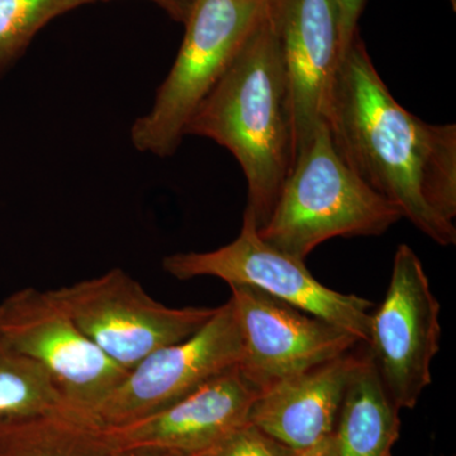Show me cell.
Here are the masks:
<instances>
[{"instance_id":"1","label":"cell","mask_w":456,"mask_h":456,"mask_svg":"<svg viewBox=\"0 0 456 456\" xmlns=\"http://www.w3.org/2000/svg\"><path fill=\"white\" fill-rule=\"evenodd\" d=\"M327 126L345 163L375 193L437 245H455L456 126L401 106L360 33L342 55Z\"/></svg>"},{"instance_id":"2","label":"cell","mask_w":456,"mask_h":456,"mask_svg":"<svg viewBox=\"0 0 456 456\" xmlns=\"http://www.w3.org/2000/svg\"><path fill=\"white\" fill-rule=\"evenodd\" d=\"M188 134L215 141L235 156L248 183L245 213L263 227L297 159L292 88L268 4L194 113Z\"/></svg>"},{"instance_id":"3","label":"cell","mask_w":456,"mask_h":456,"mask_svg":"<svg viewBox=\"0 0 456 456\" xmlns=\"http://www.w3.org/2000/svg\"><path fill=\"white\" fill-rule=\"evenodd\" d=\"M402 218L345 163L322 123L297 155L259 235L281 253L305 260L327 240L380 236Z\"/></svg>"},{"instance_id":"4","label":"cell","mask_w":456,"mask_h":456,"mask_svg":"<svg viewBox=\"0 0 456 456\" xmlns=\"http://www.w3.org/2000/svg\"><path fill=\"white\" fill-rule=\"evenodd\" d=\"M265 8L266 0H196L178 56L151 110L132 126L131 141L139 151L160 158L175 154L194 113L232 64Z\"/></svg>"},{"instance_id":"5","label":"cell","mask_w":456,"mask_h":456,"mask_svg":"<svg viewBox=\"0 0 456 456\" xmlns=\"http://www.w3.org/2000/svg\"><path fill=\"white\" fill-rule=\"evenodd\" d=\"M165 272L179 281L215 277L228 285H250L312 316L349 332L367 344L373 303L320 283L305 260L266 244L255 220L244 213L241 231L232 242L207 253H179L163 260Z\"/></svg>"},{"instance_id":"6","label":"cell","mask_w":456,"mask_h":456,"mask_svg":"<svg viewBox=\"0 0 456 456\" xmlns=\"http://www.w3.org/2000/svg\"><path fill=\"white\" fill-rule=\"evenodd\" d=\"M51 293L83 334L127 371L156 350L187 340L217 310L167 307L121 269Z\"/></svg>"},{"instance_id":"7","label":"cell","mask_w":456,"mask_h":456,"mask_svg":"<svg viewBox=\"0 0 456 456\" xmlns=\"http://www.w3.org/2000/svg\"><path fill=\"white\" fill-rule=\"evenodd\" d=\"M440 303L415 251L398 246L391 281L370 314L368 351L389 397L412 410L432 383L431 364L440 350Z\"/></svg>"},{"instance_id":"8","label":"cell","mask_w":456,"mask_h":456,"mask_svg":"<svg viewBox=\"0 0 456 456\" xmlns=\"http://www.w3.org/2000/svg\"><path fill=\"white\" fill-rule=\"evenodd\" d=\"M242 358L241 332L228 301L187 340L161 347L141 360L112 392L86 411L104 428L136 421L240 367Z\"/></svg>"},{"instance_id":"9","label":"cell","mask_w":456,"mask_h":456,"mask_svg":"<svg viewBox=\"0 0 456 456\" xmlns=\"http://www.w3.org/2000/svg\"><path fill=\"white\" fill-rule=\"evenodd\" d=\"M0 342L41 365L65 398L86 410L127 374L83 334L51 290L25 288L0 303Z\"/></svg>"},{"instance_id":"10","label":"cell","mask_w":456,"mask_h":456,"mask_svg":"<svg viewBox=\"0 0 456 456\" xmlns=\"http://www.w3.org/2000/svg\"><path fill=\"white\" fill-rule=\"evenodd\" d=\"M244 345L240 369L261 392L350 353L358 338L321 318L261 292L250 285H230Z\"/></svg>"},{"instance_id":"11","label":"cell","mask_w":456,"mask_h":456,"mask_svg":"<svg viewBox=\"0 0 456 456\" xmlns=\"http://www.w3.org/2000/svg\"><path fill=\"white\" fill-rule=\"evenodd\" d=\"M260 393L237 367L164 410L106 430L122 455L200 456L248 422Z\"/></svg>"},{"instance_id":"12","label":"cell","mask_w":456,"mask_h":456,"mask_svg":"<svg viewBox=\"0 0 456 456\" xmlns=\"http://www.w3.org/2000/svg\"><path fill=\"white\" fill-rule=\"evenodd\" d=\"M292 88L297 155L327 123L342 49L338 0H266Z\"/></svg>"},{"instance_id":"13","label":"cell","mask_w":456,"mask_h":456,"mask_svg":"<svg viewBox=\"0 0 456 456\" xmlns=\"http://www.w3.org/2000/svg\"><path fill=\"white\" fill-rule=\"evenodd\" d=\"M358 359L350 351L273 384L254 402L248 421L296 452L312 448L334 434Z\"/></svg>"},{"instance_id":"14","label":"cell","mask_w":456,"mask_h":456,"mask_svg":"<svg viewBox=\"0 0 456 456\" xmlns=\"http://www.w3.org/2000/svg\"><path fill=\"white\" fill-rule=\"evenodd\" d=\"M0 456H121L110 435L86 408L53 410L0 419Z\"/></svg>"},{"instance_id":"15","label":"cell","mask_w":456,"mask_h":456,"mask_svg":"<svg viewBox=\"0 0 456 456\" xmlns=\"http://www.w3.org/2000/svg\"><path fill=\"white\" fill-rule=\"evenodd\" d=\"M399 411L368 354H359L336 421L338 456H393L401 432Z\"/></svg>"},{"instance_id":"16","label":"cell","mask_w":456,"mask_h":456,"mask_svg":"<svg viewBox=\"0 0 456 456\" xmlns=\"http://www.w3.org/2000/svg\"><path fill=\"white\" fill-rule=\"evenodd\" d=\"M70 403L51 375L0 342V419L42 412Z\"/></svg>"},{"instance_id":"17","label":"cell","mask_w":456,"mask_h":456,"mask_svg":"<svg viewBox=\"0 0 456 456\" xmlns=\"http://www.w3.org/2000/svg\"><path fill=\"white\" fill-rule=\"evenodd\" d=\"M89 0H0V77L47 23Z\"/></svg>"},{"instance_id":"18","label":"cell","mask_w":456,"mask_h":456,"mask_svg":"<svg viewBox=\"0 0 456 456\" xmlns=\"http://www.w3.org/2000/svg\"><path fill=\"white\" fill-rule=\"evenodd\" d=\"M298 452L246 422L217 446L200 456H297Z\"/></svg>"},{"instance_id":"19","label":"cell","mask_w":456,"mask_h":456,"mask_svg":"<svg viewBox=\"0 0 456 456\" xmlns=\"http://www.w3.org/2000/svg\"><path fill=\"white\" fill-rule=\"evenodd\" d=\"M367 0H338L340 13L342 49H349L351 42L359 32V20Z\"/></svg>"},{"instance_id":"20","label":"cell","mask_w":456,"mask_h":456,"mask_svg":"<svg viewBox=\"0 0 456 456\" xmlns=\"http://www.w3.org/2000/svg\"><path fill=\"white\" fill-rule=\"evenodd\" d=\"M92 2H97V0H89V3ZM150 2L155 3L159 7L164 9L174 20L184 25L196 0H150Z\"/></svg>"},{"instance_id":"21","label":"cell","mask_w":456,"mask_h":456,"mask_svg":"<svg viewBox=\"0 0 456 456\" xmlns=\"http://www.w3.org/2000/svg\"><path fill=\"white\" fill-rule=\"evenodd\" d=\"M297 456H338L336 452V445L334 434L327 439L320 441L316 445L312 448L305 450V452H298Z\"/></svg>"},{"instance_id":"22","label":"cell","mask_w":456,"mask_h":456,"mask_svg":"<svg viewBox=\"0 0 456 456\" xmlns=\"http://www.w3.org/2000/svg\"><path fill=\"white\" fill-rule=\"evenodd\" d=\"M450 3H452V9H456V0H450Z\"/></svg>"},{"instance_id":"23","label":"cell","mask_w":456,"mask_h":456,"mask_svg":"<svg viewBox=\"0 0 456 456\" xmlns=\"http://www.w3.org/2000/svg\"><path fill=\"white\" fill-rule=\"evenodd\" d=\"M121 456H128V455H122V454H121Z\"/></svg>"}]
</instances>
